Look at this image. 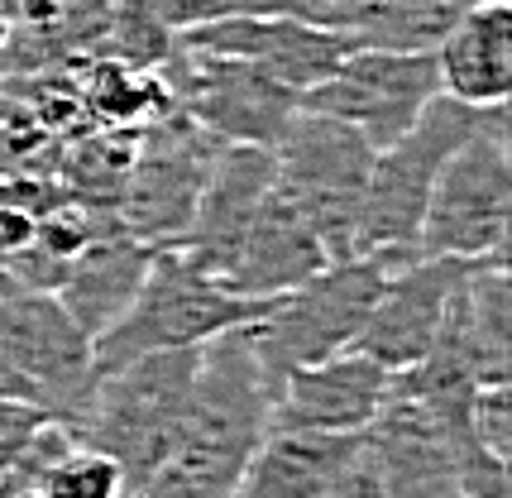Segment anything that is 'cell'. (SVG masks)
Here are the masks:
<instances>
[{
  "label": "cell",
  "mask_w": 512,
  "mask_h": 498,
  "mask_svg": "<svg viewBox=\"0 0 512 498\" xmlns=\"http://www.w3.org/2000/svg\"><path fill=\"white\" fill-rule=\"evenodd\" d=\"M0 498H39V489H0Z\"/></svg>",
  "instance_id": "obj_30"
},
{
  "label": "cell",
  "mask_w": 512,
  "mask_h": 498,
  "mask_svg": "<svg viewBox=\"0 0 512 498\" xmlns=\"http://www.w3.org/2000/svg\"><path fill=\"white\" fill-rule=\"evenodd\" d=\"M369 163L374 149L350 125L312 111L292 115L283 139L273 144V187L307 216L331 264L355 254V216L369 182Z\"/></svg>",
  "instance_id": "obj_7"
},
{
  "label": "cell",
  "mask_w": 512,
  "mask_h": 498,
  "mask_svg": "<svg viewBox=\"0 0 512 498\" xmlns=\"http://www.w3.org/2000/svg\"><path fill=\"white\" fill-rule=\"evenodd\" d=\"M479 120H484L479 106L436 96L422 111V120L398 144H388V149L374 154L364 197H359V216H355V254H379L393 269L422 259L417 254V226H422L426 197H431L446 159L455 154V144Z\"/></svg>",
  "instance_id": "obj_4"
},
{
  "label": "cell",
  "mask_w": 512,
  "mask_h": 498,
  "mask_svg": "<svg viewBox=\"0 0 512 498\" xmlns=\"http://www.w3.org/2000/svg\"><path fill=\"white\" fill-rule=\"evenodd\" d=\"M469 436L512 465V384H484L469 398Z\"/></svg>",
  "instance_id": "obj_25"
},
{
  "label": "cell",
  "mask_w": 512,
  "mask_h": 498,
  "mask_svg": "<svg viewBox=\"0 0 512 498\" xmlns=\"http://www.w3.org/2000/svg\"><path fill=\"white\" fill-rule=\"evenodd\" d=\"M0 355L15 369L24 398L63 422L67 431L87 412L96 364L91 336L67 317L53 293H5L0 297Z\"/></svg>",
  "instance_id": "obj_11"
},
{
  "label": "cell",
  "mask_w": 512,
  "mask_h": 498,
  "mask_svg": "<svg viewBox=\"0 0 512 498\" xmlns=\"http://www.w3.org/2000/svg\"><path fill=\"white\" fill-rule=\"evenodd\" d=\"M441 96L465 106H508L512 96V0H484L436 44Z\"/></svg>",
  "instance_id": "obj_18"
},
{
  "label": "cell",
  "mask_w": 512,
  "mask_h": 498,
  "mask_svg": "<svg viewBox=\"0 0 512 498\" xmlns=\"http://www.w3.org/2000/svg\"><path fill=\"white\" fill-rule=\"evenodd\" d=\"M359 451V436L326 431H268L259 451L221 498H316Z\"/></svg>",
  "instance_id": "obj_20"
},
{
  "label": "cell",
  "mask_w": 512,
  "mask_h": 498,
  "mask_svg": "<svg viewBox=\"0 0 512 498\" xmlns=\"http://www.w3.org/2000/svg\"><path fill=\"white\" fill-rule=\"evenodd\" d=\"M0 398H24V388L15 379V369L5 364V355H0Z\"/></svg>",
  "instance_id": "obj_29"
},
{
  "label": "cell",
  "mask_w": 512,
  "mask_h": 498,
  "mask_svg": "<svg viewBox=\"0 0 512 498\" xmlns=\"http://www.w3.org/2000/svg\"><path fill=\"white\" fill-rule=\"evenodd\" d=\"M331 264V254L321 245V235L307 226V216L273 187L245 230V240L235 249L230 269H225V288L249 297V302H273V297L292 293L297 283H307L312 273Z\"/></svg>",
  "instance_id": "obj_17"
},
{
  "label": "cell",
  "mask_w": 512,
  "mask_h": 498,
  "mask_svg": "<svg viewBox=\"0 0 512 498\" xmlns=\"http://www.w3.org/2000/svg\"><path fill=\"white\" fill-rule=\"evenodd\" d=\"M316 498H383V484H379V475H374V465H369V455L355 451V460H350Z\"/></svg>",
  "instance_id": "obj_27"
},
{
  "label": "cell",
  "mask_w": 512,
  "mask_h": 498,
  "mask_svg": "<svg viewBox=\"0 0 512 498\" xmlns=\"http://www.w3.org/2000/svg\"><path fill=\"white\" fill-rule=\"evenodd\" d=\"M125 498H201V494L178 475V470H173V465H163L158 475H149L144 484H134Z\"/></svg>",
  "instance_id": "obj_28"
},
{
  "label": "cell",
  "mask_w": 512,
  "mask_h": 498,
  "mask_svg": "<svg viewBox=\"0 0 512 498\" xmlns=\"http://www.w3.org/2000/svg\"><path fill=\"white\" fill-rule=\"evenodd\" d=\"M173 44L211 58H235L249 68L268 72L273 82L292 87L297 96L316 87L321 77H331L335 63L350 53V39L331 24L302 20V15H230V20L187 29Z\"/></svg>",
  "instance_id": "obj_12"
},
{
  "label": "cell",
  "mask_w": 512,
  "mask_h": 498,
  "mask_svg": "<svg viewBox=\"0 0 512 498\" xmlns=\"http://www.w3.org/2000/svg\"><path fill=\"white\" fill-rule=\"evenodd\" d=\"M388 273H393V264L379 254H350V259H335L321 273H312L307 283H297L292 293L273 297L249 321V336L259 345L268 374L283 379L288 369L355 350Z\"/></svg>",
  "instance_id": "obj_6"
},
{
  "label": "cell",
  "mask_w": 512,
  "mask_h": 498,
  "mask_svg": "<svg viewBox=\"0 0 512 498\" xmlns=\"http://www.w3.org/2000/svg\"><path fill=\"white\" fill-rule=\"evenodd\" d=\"M512 230V144L508 106L484 111L426 197L417 254L422 259H489L508 254Z\"/></svg>",
  "instance_id": "obj_5"
},
{
  "label": "cell",
  "mask_w": 512,
  "mask_h": 498,
  "mask_svg": "<svg viewBox=\"0 0 512 498\" xmlns=\"http://www.w3.org/2000/svg\"><path fill=\"white\" fill-rule=\"evenodd\" d=\"M431 355L450 360L469 384H512V283L508 254L469 259L446 302Z\"/></svg>",
  "instance_id": "obj_13"
},
{
  "label": "cell",
  "mask_w": 512,
  "mask_h": 498,
  "mask_svg": "<svg viewBox=\"0 0 512 498\" xmlns=\"http://www.w3.org/2000/svg\"><path fill=\"white\" fill-rule=\"evenodd\" d=\"M484 0H340L326 24L340 29L355 48H393V53H436L455 24Z\"/></svg>",
  "instance_id": "obj_21"
},
{
  "label": "cell",
  "mask_w": 512,
  "mask_h": 498,
  "mask_svg": "<svg viewBox=\"0 0 512 498\" xmlns=\"http://www.w3.org/2000/svg\"><path fill=\"white\" fill-rule=\"evenodd\" d=\"M216 139L201 130L197 120H187L178 106H163L134 130V159L120 187L115 216L125 235L144 245H178L192 206H197L206 173L216 163Z\"/></svg>",
  "instance_id": "obj_8"
},
{
  "label": "cell",
  "mask_w": 512,
  "mask_h": 498,
  "mask_svg": "<svg viewBox=\"0 0 512 498\" xmlns=\"http://www.w3.org/2000/svg\"><path fill=\"white\" fill-rule=\"evenodd\" d=\"M460 273H465V259H412V264L393 269L379 302L369 307V321L359 331L355 350L383 364L388 374L422 364L441 336L450 288Z\"/></svg>",
  "instance_id": "obj_15"
},
{
  "label": "cell",
  "mask_w": 512,
  "mask_h": 498,
  "mask_svg": "<svg viewBox=\"0 0 512 498\" xmlns=\"http://www.w3.org/2000/svg\"><path fill=\"white\" fill-rule=\"evenodd\" d=\"M39 498H125V479L115 470V460H106L101 451L72 446L39 479Z\"/></svg>",
  "instance_id": "obj_23"
},
{
  "label": "cell",
  "mask_w": 512,
  "mask_h": 498,
  "mask_svg": "<svg viewBox=\"0 0 512 498\" xmlns=\"http://www.w3.org/2000/svg\"><path fill=\"white\" fill-rule=\"evenodd\" d=\"M163 91L168 106H178L187 120H197L216 144H249V149H273L292 115L302 111L297 91L273 82L268 72L235 63V58H211L173 44L163 58Z\"/></svg>",
  "instance_id": "obj_10"
},
{
  "label": "cell",
  "mask_w": 512,
  "mask_h": 498,
  "mask_svg": "<svg viewBox=\"0 0 512 498\" xmlns=\"http://www.w3.org/2000/svg\"><path fill=\"white\" fill-rule=\"evenodd\" d=\"M149 259H154V245L134 240L125 230H106L87 249L72 254V264H67L53 297L67 307V317L96 340L125 317V307L134 302L144 273H149Z\"/></svg>",
  "instance_id": "obj_19"
},
{
  "label": "cell",
  "mask_w": 512,
  "mask_h": 498,
  "mask_svg": "<svg viewBox=\"0 0 512 498\" xmlns=\"http://www.w3.org/2000/svg\"><path fill=\"white\" fill-rule=\"evenodd\" d=\"M77 96H82V106L96 125H144L149 115L168 106L163 77L125 68L115 58H91V68L77 82Z\"/></svg>",
  "instance_id": "obj_22"
},
{
  "label": "cell",
  "mask_w": 512,
  "mask_h": 498,
  "mask_svg": "<svg viewBox=\"0 0 512 498\" xmlns=\"http://www.w3.org/2000/svg\"><path fill=\"white\" fill-rule=\"evenodd\" d=\"M149 15H154L168 34L178 29H201V24L230 20V15H302L297 0H139ZM307 20V15H302Z\"/></svg>",
  "instance_id": "obj_24"
},
{
  "label": "cell",
  "mask_w": 512,
  "mask_h": 498,
  "mask_svg": "<svg viewBox=\"0 0 512 498\" xmlns=\"http://www.w3.org/2000/svg\"><path fill=\"white\" fill-rule=\"evenodd\" d=\"M441 96L431 53H393V48H350L331 77L302 91V111L350 125L374 154L398 144L422 111Z\"/></svg>",
  "instance_id": "obj_9"
},
{
  "label": "cell",
  "mask_w": 512,
  "mask_h": 498,
  "mask_svg": "<svg viewBox=\"0 0 512 498\" xmlns=\"http://www.w3.org/2000/svg\"><path fill=\"white\" fill-rule=\"evenodd\" d=\"M393 374L359 350H340L331 360L288 369L273 398V431H326V436H364L388 398Z\"/></svg>",
  "instance_id": "obj_14"
},
{
  "label": "cell",
  "mask_w": 512,
  "mask_h": 498,
  "mask_svg": "<svg viewBox=\"0 0 512 498\" xmlns=\"http://www.w3.org/2000/svg\"><path fill=\"white\" fill-rule=\"evenodd\" d=\"M273 398L278 379L268 374L259 345L249 336V321L211 336L197 345L192 403L168 465L201 498H221L249 455L259 451V441L273 431Z\"/></svg>",
  "instance_id": "obj_1"
},
{
  "label": "cell",
  "mask_w": 512,
  "mask_h": 498,
  "mask_svg": "<svg viewBox=\"0 0 512 498\" xmlns=\"http://www.w3.org/2000/svg\"><path fill=\"white\" fill-rule=\"evenodd\" d=\"M268 192H273V149L221 144L178 245L206 273L225 278V269H230V259H235L240 240H245V230L254 226Z\"/></svg>",
  "instance_id": "obj_16"
},
{
  "label": "cell",
  "mask_w": 512,
  "mask_h": 498,
  "mask_svg": "<svg viewBox=\"0 0 512 498\" xmlns=\"http://www.w3.org/2000/svg\"><path fill=\"white\" fill-rule=\"evenodd\" d=\"M264 307L268 302L230 293L182 245H158L125 317L106 336L91 340V364L96 374H111L120 364L158 355V350H197L230 326L254 321Z\"/></svg>",
  "instance_id": "obj_3"
},
{
  "label": "cell",
  "mask_w": 512,
  "mask_h": 498,
  "mask_svg": "<svg viewBox=\"0 0 512 498\" xmlns=\"http://www.w3.org/2000/svg\"><path fill=\"white\" fill-rule=\"evenodd\" d=\"M48 422L53 417L39 403H29V398H0V475H10L20 465V455L34 446V436Z\"/></svg>",
  "instance_id": "obj_26"
},
{
  "label": "cell",
  "mask_w": 512,
  "mask_h": 498,
  "mask_svg": "<svg viewBox=\"0 0 512 498\" xmlns=\"http://www.w3.org/2000/svg\"><path fill=\"white\" fill-rule=\"evenodd\" d=\"M192 374L197 350H158L111 374H96L87 412L77 417L72 436L77 446L115 460L125 494L173 460L192 403Z\"/></svg>",
  "instance_id": "obj_2"
}]
</instances>
